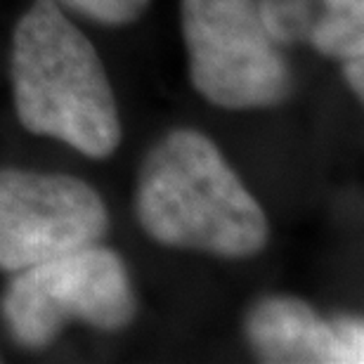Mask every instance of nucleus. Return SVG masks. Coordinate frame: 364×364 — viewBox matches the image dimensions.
<instances>
[{
	"label": "nucleus",
	"instance_id": "1",
	"mask_svg": "<svg viewBox=\"0 0 364 364\" xmlns=\"http://www.w3.org/2000/svg\"><path fill=\"white\" fill-rule=\"evenodd\" d=\"M12 100L28 133L55 137L90 159L121 144V116L97 50L55 0H36L14 26Z\"/></svg>",
	"mask_w": 364,
	"mask_h": 364
},
{
	"label": "nucleus",
	"instance_id": "2",
	"mask_svg": "<svg viewBox=\"0 0 364 364\" xmlns=\"http://www.w3.org/2000/svg\"><path fill=\"white\" fill-rule=\"evenodd\" d=\"M137 218L154 242L242 260L265 249L270 225L220 149L192 128L171 130L142 164Z\"/></svg>",
	"mask_w": 364,
	"mask_h": 364
},
{
	"label": "nucleus",
	"instance_id": "3",
	"mask_svg": "<svg viewBox=\"0 0 364 364\" xmlns=\"http://www.w3.org/2000/svg\"><path fill=\"white\" fill-rule=\"evenodd\" d=\"M135 310L126 263L102 244L14 272L0 298L7 331L28 350L48 348L69 322L121 331L133 322Z\"/></svg>",
	"mask_w": 364,
	"mask_h": 364
},
{
	"label": "nucleus",
	"instance_id": "4",
	"mask_svg": "<svg viewBox=\"0 0 364 364\" xmlns=\"http://www.w3.org/2000/svg\"><path fill=\"white\" fill-rule=\"evenodd\" d=\"M180 21L189 78L210 105L267 109L291 95L294 74L260 0H182Z\"/></svg>",
	"mask_w": 364,
	"mask_h": 364
},
{
	"label": "nucleus",
	"instance_id": "5",
	"mask_svg": "<svg viewBox=\"0 0 364 364\" xmlns=\"http://www.w3.org/2000/svg\"><path fill=\"white\" fill-rule=\"evenodd\" d=\"M109 210L81 178L21 168L0 171V270L19 272L102 244Z\"/></svg>",
	"mask_w": 364,
	"mask_h": 364
},
{
	"label": "nucleus",
	"instance_id": "6",
	"mask_svg": "<svg viewBox=\"0 0 364 364\" xmlns=\"http://www.w3.org/2000/svg\"><path fill=\"white\" fill-rule=\"evenodd\" d=\"M246 341L265 362L279 364H360L364 326L353 315L324 319L291 296H265L244 319Z\"/></svg>",
	"mask_w": 364,
	"mask_h": 364
},
{
	"label": "nucleus",
	"instance_id": "7",
	"mask_svg": "<svg viewBox=\"0 0 364 364\" xmlns=\"http://www.w3.org/2000/svg\"><path fill=\"white\" fill-rule=\"evenodd\" d=\"M260 14L282 48L303 43L336 60L364 55V0H260Z\"/></svg>",
	"mask_w": 364,
	"mask_h": 364
},
{
	"label": "nucleus",
	"instance_id": "8",
	"mask_svg": "<svg viewBox=\"0 0 364 364\" xmlns=\"http://www.w3.org/2000/svg\"><path fill=\"white\" fill-rule=\"evenodd\" d=\"M62 10L83 14L107 26H123L147 10L149 0H55Z\"/></svg>",
	"mask_w": 364,
	"mask_h": 364
},
{
	"label": "nucleus",
	"instance_id": "9",
	"mask_svg": "<svg viewBox=\"0 0 364 364\" xmlns=\"http://www.w3.org/2000/svg\"><path fill=\"white\" fill-rule=\"evenodd\" d=\"M364 55H355V57H348V60H343V69H346V81L348 85H350V90L358 95V97H362V88H364Z\"/></svg>",
	"mask_w": 364,
	"mask_h": 364
}]
</instances>
